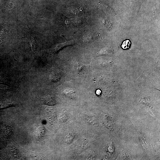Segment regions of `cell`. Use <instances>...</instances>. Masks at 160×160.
I'll list each match as a JSON object with an SVG mask.
<instances>
[{
	"label": "cell",
	"instance_id": "obj_1",
	"mask_svg": "<svg viewBox=\"0 0 160 160\" xmlns=\"http://www.w3.org/2000/svg\"><path fill=\"white\" fill-rule=\"evenodd\" d=\"M43 103L49 105H54L55 104L54 98L50 95L45 96L42 98Z\"/></svg>",
	"mask_w": 160,
	"mask_h": 160
},
{
	"label": "cell",
	"instance_id": "obj_2",
	"mask_svg": "<svg viewBox=\"0 0 160 160\" xmlns=\"http://www.w3.org/2000/svg\"><path fill=\"white\" fill-rule=\"evenodd\" d=\"M46 114L47 117L49 119H54L55 117L56 112L54 108H48L46 109Z\"/></svg>",
	"mask_w": 160,
	"mask_h": 160
},
{
	"label": "cell",
	"instance_id": "obj_3",
	"mask_svg": "<svg viewBox=\"0 0 160 160\" xmlns=\"http://www.w3.org/2000/svg\"><path fill=\"white\" fill-rule=\"evenodd\" d=\"M11 149L14 157L16 158H19L21 156L20 152L14 146L11 147Z\"/></svg>",
	"mask_w": 160,
	"mask_h": 160
},
{
	"label": "cell",
	"instance_id": "obj_4",
	"mask_svg": "<svg viewBox=\"0 0 160 160\" xmlns=\"http://www.w3.org/2000/svg\"><path fill=\"white\" fill-rule=\"evenodd\" d=\"M130 45V41L129 40H127L123 42L121 47L123 49H127L129 48Z\"/></svg>",
	"mask_w": 160,
	"mask_h": 160
},
{
	"label": "cell",
	"instance_id": "obj_5",
	"mask_svg": "<svg viewBox=\"0 0 160 160\" xmlns=\"http://www.w3.org/2000/svg\"><path fill=\"white\" fill-rule=\"evenodd\" d=\"M5 129L6 134L8 136H10L12 133V130L11 128L9 126L6 128Z\"/></svg>",
	"mask_w": 160,
	"mask_h": 160
},
{
	"label": "cell",
	"instance_id": "obj_6",
	"mask_svg": "<svg viewBox=\"0 0 160 160\" xmlns=\"http://www.w3.org/2000/svg\"><path fill=\"white\" fill-rule=\"evenodd\" d=\"M101 93V91L99 90L97 91L96 93L97 95H100Z\"/></svg>",
	"mask_w": 160,
	"mask_h": 160
}]
</instances>
